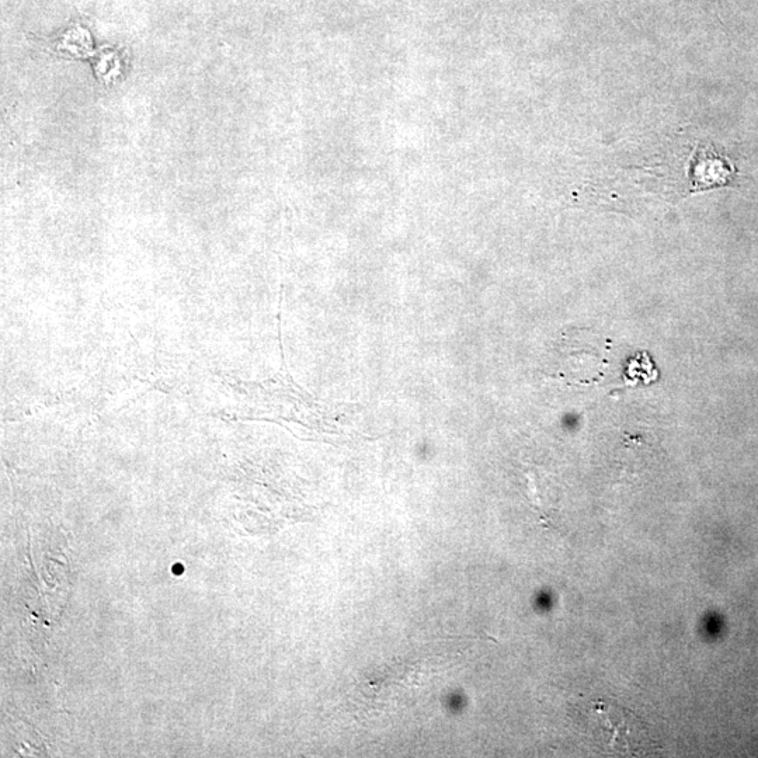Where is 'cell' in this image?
Here are the masks:
<instances>
[{"label":"cell","mask_w":758,"mask_h":758,"mask_svg":"<svg viewBox=\"0 0 758 758\" xmlns=\"http://www.w3.org/2000/svg\"><path fill=\"white\" fill-rule=\"evenodd\" d=\"M572 707L570 716L601 749L625 756H639L656 749L646 723L617 702L580 697L573 701Z\"/></svg>","instance_id":"6da1fadb"}]
</instances>
